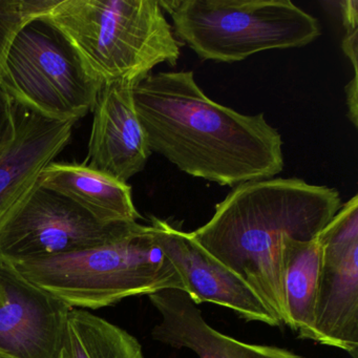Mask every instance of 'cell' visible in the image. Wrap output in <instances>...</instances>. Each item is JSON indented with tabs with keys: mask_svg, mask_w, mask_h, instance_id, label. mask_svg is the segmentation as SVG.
I'll list each match as a JSON object with an SVG mask.
<instances>
[{
	"mask_svg": "<svg viewBox=\"0 0 358 358\" xmlns=\"http://www.w3.org/2000/svg\"><path fill=\"white\" fill-rule=\"evenodd\" d=\"M133 94L150 152L187 175L236 187L284 171L282 136L265 115L213 101L192 71L150 73Z\"/></svg>",
	"mask_w": 358,
	"mask_h": 358,
	"instance_id": "obj_1",
	"label": "cell"
},
{
	"mask_svg": "<svg viewBox=\"0 0 358 358\" xmlns=\"http://www.w3.org/2000/svg\"><path fill=\"white\" fill-rule=\"evenodd\" d=\"M335 188L296 178H271L232 188L207 223L190 238L240 276L280 324L287 312L282 242L315 238L341 209Z\"/></svg>",
	"mask_w": 358,
	"mask_h": 358,
	"instance_id": "obj_2",
	"label": "cell"
},
{
	"mask_svg": "<svg viewBox=\"0 0 358 358\" xmlns=\"http://www.w3.org/2000/svg\"><path fill=\"white\" fill-rule=\"evenodd\" d=\"M70 41L100 83H137L161 64L175 66L183 43L159 0H54L41 14Z\"/></svg>",
	"mask_w": 358,
	"mask_h": 358,
	"instance_id": "obj_3",
	"label": "cell"
},
{
	"mask_svg": "<svg viewBox=\"0 0 358 358\" xmlns=\"http://www.w3.org/2000/svg\"><path fill=\"white\" fill-rule=\"evenodd\" d=\"M9 263L29 282L74 309H100L127 297L164 290L186 292L154 228L140 223L96 248Z\"/></svg>",
	"mask_w": 358,
	"mask_h": 358,
	"instance_id": "obj_4",
	"label": "cell"
},
{
	"mask_svg": "<svg viewBox=\"0 0 358 358\" xmlns=\"http://www.w3.org/2000/svg\"><path fill=\"white\" fill-rule=\"evenodd\" d=\"M159 3L176 37L203 60L232 64L261 52L306 47L322 35L317 18L289 0Z\"/></svg>",
	"mask_w": 358,
	"mask_h": 358,
	"instance_id": "obj_5",
	"label": "cell"
},
{
	"mask_svg": "<svg viewBox=\"0 0 358 358\" xmlns=\"http://www.w3.org/2000/svg\"><path fill=\"white\" fill-rule=\"evenodd\" d=\"M0 87L14 102L43 116L78 121L93 110L101 85L66 36L39 15L14 35Z\"/></svg>",
	"mask_w": 358,
	"mask_h": 358,
	"instance_id": "obj_6",
	"label": "cell"
},
{
	"mask_svg": "<svg viewBox=\"0 0 358 358\" xmlns=\"http://www.w3.org/2000/svg\"><path fill=\"white\" fill-rule=\"evenodd\" d=\"M136 223H102L36 181L0 220V259L28 261L96 248L124 236Z\"/></svg>",
	"mask_w": 358,
	"mask_h": 358,
	"instance_id": "obj_7",
	"label": "cell"
},
{
	"mask_svg": "<svg viewBox=\"0 0 358 358\" xmlns=\"http://www.w3.org/2000/svg\"><path fill=\"white\" fill-rule=\"evenodd\" d=\"M318 238L322 265L315 343L358 358V196L341 205Z\"/></svg>",
	"mask_w": 358,
	"mask_h": 358,
	"instance_id": "obj_8",
	"label": "cell"
},
{
	"mask_svg": "<svg viewBox=\"0 0 358 358\" xmlns=\"http://www.w3.org/2000/svg\"><path fill=\"white\" fill-rule=\"evenodd\" d=\"M69 307L0 259V350L15 358H58Z\"/></svg>",
	"mask_w": 358,
	"mask_h": 358,
	"instance_id": "obj_9",
	"label": "cell"
},
{
	"mask_svg": "<svg viewBox=\"0 0 358 358\" xmlns=\"http://www.w3.org/2000/svg\"><path fill=\"white\" fill-rule=\"evenodd\" d=\"M150 225L165 255L183 280L186 294L196 305L215 303L247 322L280 326L263 299L240 276L201 248L189 234L152 217Z\"/></svg>",
	"mask_w": 358,
	"mask_h": 358,
	"instance_id": "obj_10",
	"label": "cell"
},
{
	"mask_svg": "<svg viewBox=\"0 0 358 358\" xmlns=\"http://www.w3.org/2000/svg\"><path fill=\"white\" fill-rule=\"evenodd\" d=\"M136 83L102 85L94 104L85 164L127 183L141 173L150 155L145 131L136 112Z\"/></svg>",
	"mask_w": 358,
	"mask_h": 358,
	"instance_id": "obj_11",
	"label": "cell"
},
{
	"mask_svg": "<svg viewBox=\"0 0 358 358\" xmlns=\"http://www.w3.org/2000/svg\"><path fill=\"white\" fill-rule=\"evenodd\" d=\"M13 103L14 137L0 152V220L69 145L77 122L48 118Z\"/></svg>",
	"mask_w": 358,
	"mask_h": 358,
	"instance_id": "obj_12",
	"label": "cell"
},
{
	"mask_svg": "<svg viewBox=\"0 0 358 358\" xmlns=\"http://www.w3.org/2000/svg\"><path fill=\"white\" fill-rule=\"evenodd\" d=\"M148 299L160 314L152 338L175 349L190 350L198 358H303L282 348L245 343L215 330L183 291H160Z\"/></svg>",
	"mask_w": 358,
	"mask_h": 358,
	"instance_id": "obj_13",
	"label": "cell"
},
{
	"mask_svg": "<svg viewBox=\"0 0 358 358\" xmlns=\"http://www.w3.org/2000/svg\"><path fill=\"white\" fill-rule=\"evenodd\" d=\"M37 182L70 199L102 223H134L141 219L131 186L85 163H50Z\"/></svg>",
	"mask_w": 358,
	"mask_h": 358,
	"instance_id": "obj_14",
	"label": "cell"
},
{
	"mask_svg": "<svg viewBox=\"0 0 358 358\" xmlns=\"http://www.w3.org/2000/svg\"><path fill=\"white\" fill-rule=\"evenodd\" d=\"M282 262L286 326L301 339L315 341L316 303L322 265V244L318 236L310 241L285 236Z\"/></svg>",
	"mask_w": 358,
	"mask_h": 358,
	"instance_id": "obj_15",
	"label": "cell"
},
{
	"mask_svg": "<svg viewBox=\"0 0 358 358\" xmlns=\"http://www.w3.org/2000/svg\"><path fill=\"white\" fill-rule=\"evenodd\" d=\"M58 358H145L141 343L117 324L72 308Z\"/></svg>",
	"mask_w": 358,
	"mask_h": 358,
	"instance_id": "obj_16",
	"label": "cell"
},
{
	"mask_svg": "<svg viewBox=\"0 0 358 358\" xmlns=\"http://www.w3.org/2000/svg\"><path fill=\"white\" fill-rule=\"evenodd\" d=\"M54 0H0V78L10 43L20 27L45 14Z\"/></svg>",
	"mask_w": 358,
	"mask_h": 358,
	"instance_id": "obj_17",
	"label": "cell"
},
{
	"mask_svg": "<svg viewBox=\"0 0 358 358\" xmlns=\"http://www.w3.org/2000/svg\"><path fill=\"white\" fill-rule=\"evenodd\" d=\"M14 131L13 100L0 87V152L13 139Z\"/></svg>",
	"mask_w": 358,
	"mask_h": 358,
	"instance_id": "obj_18",
	"label": "cell"
},
{
	"mask_svg": "<svg viewBox=\"0 0 358 358\" xmlns=\"http://www.w3.org/2000/svg\"><path fill=\"white\" fill-rule=\"evenodd\" d=\"M335 5L338 6L337 9L341 13L345 30H358V1L345 0V1H337Z\"/></svg>",
	"mask_w": 358,
	"mask_h": 358,
	"instance_id": "obj_19",
	"label": "cell"
},
{
	"mask_svg": "<svg viewBox=\"0 0 358 358\" xmlns=\"http://www.w3.org/2000/svg\"><path fill=\"white\" fill-rule=\"evenodd\" d=\"M358 30L345 31V37L341 43V49H343L345 55L349 58L353 66L354 75H358L357 73V52H358Z\"/></svg>",
	"mask_w": 358,
	"mask_h": 358,
	"instance_id": "obj_20",
	"label": "cell"
},
{
	"mask_svg": "<svg viewBox=\"0 0 358 358\" xmlns=\"http://www.w3.org/2000/svg\"><path fill=\"white\" fill-rule=\"evenodd\" d=\"M345 93H347V104L348 110H349V119L354 127H357L358 125V114H357V93H358V81L357 75H354L353 79L348 83L345 87Z\"/></svg>",
	"mask_w": 358,
	"mask_h": 358,
	"instance_id": "obj_21",
	"label": "cell"
},
{
	"mask_svg": "<svg viewBox=\"0 0 358 358\" xmlns=\"http://www.w3.org/2000/svg\"><path fill=\"white\" fill-rule=\"evenodd\" d=\"M0 358H15L14 356L10 355V354L6 353V352L0 350Z\"/></svg>",
	"mask_w": 358,
	"mask_h": 358,
	"instance_id": "obj_22",
	"label": "cell"
}]
</instances>
